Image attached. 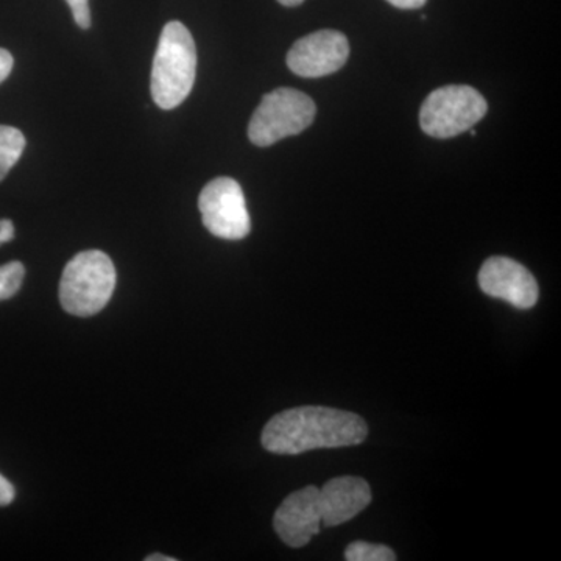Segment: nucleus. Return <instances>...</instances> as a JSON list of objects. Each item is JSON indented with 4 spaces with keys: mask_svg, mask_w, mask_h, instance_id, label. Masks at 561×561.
Returning <instances> with one entry per match:
<instances>
[{
    "mask_svg": "<svg viewBox=\"0 0 561 561\" xmlns=\"http://www.w3.org/2000/svg\"><path fill=\"white\" fill-rule=\"evenodd\" d=\"M14 239V225L9 219L0 220V245L13 241Z\"/></svg>",
    "mask_w": 561,
    "mask_h": 561,
    "instance_id": "nucleus-17",
    "label": "nucleus"
},
{
    "mask_svg": "<svg viewBox=\"0 0 561 561\" xmlns=\"http://www.w3.org/2000/svg\"><path fill=\"white\" fill-rule=\"evenodd\" d=\"M24 276L25 267L20 261L0 265V301L10 300L20 291Z\"/></svg>",
    "mask_w": 561,
    "mask_h": 561,
    "instance_id": "nucleus-13",
    "label": "nucleus"
},
{
    "mask_svg": "<svg viewBox=\"0 0 561 561\" xmlns=\"http://www.w3.org/2000/svg\"><path fill=\"white\" fill-rule=\"evenodd\" d=\"M203 225L210 234L225 241H241L251 231L245 195L238 181L220 176L203 187L198 197Z\"/></svg>",
    "mask_w": 561,
    "mask_h": 561,
    "instance_id": "nucleus-6",
    "label": "nucleus"
},
{
    "mask_svg": "<svg viewBox=\"0 0 561 561\" xmlns=\"http://www.w3.org/2000/svg\"><path fill=\"white\" fill-rule=\"evenodd\" d=\"M345 559L348 561H394L397 556L387 546L354 541L345 549Z\"/></svg>",
    "mask_w": 561,
    "mask_h": 561,
    "instance_id": "nucleus-12",
    "label": "nucleus"
},
{
    "mask_svg": "<svg viewBox=\"0 0 561 561\" xmlns=\"http://www.w3.org/2000/svg\"><path fill=\"white\" fill-rule=\"evenodd\" d=\"M173 557L161 556V553H153V556L147 557L146 561H175Z\"/></svg>",
    "mask_w": 561,
    "mask_h": 561,
    "instance_id": "nucleus-19",
    "label": "nucleus"
},
{
    "mask_svg": "<svg viewBox=\"0 0 561 561\" xmlns=\"http://www.w3.org/2000/svg\"><path fill=\"white\" fill-rule=\"evenodd\" d=\"M390 5L397 7L401 10H416L421 9L427 0H387Z\"/></svg>",
    "mask_w": 561,
    "mask_h": 561,
    "instance_id": "nucleus-18",
    "label": "nucleus"
},
{
    "mask_svg": "<svg viewBox=\"0 0 561 561\" xmlns=\"http://www.w3.org/2000/svg\"><path fill=\"white\" fill-rule=\"evenodd\" d=\"M479 286L483 294L501 298L518 309L534 308L540 295L534 275L519 262L504 256H493L483 262Z\"/></svg>",
    "mask_w": 561,
    "mask_h": 561,
    "instance_id": "nucleus-8",
    "label": "nucleus"
},
{
    "mask_svg": "<svg viewBox=\"0 0 561 561\" xmlns=\"http://www.w3.org/2000/svg\"><path fill=\"white\" fill-rule=\"evenodd\" d=\"M72 10L73 21L77 22L80 28L87 31L91 27V10L90 0H66Z\"/></svg>",
    "mask_w": 561,
    "mask_h": 561,
    "instance_id": "nucleus-14",
    "label": "nucleus"
},
{
    "mask_svg": "<svg viewBox=\"0 0 561 561\" xmlns=\"http://www.w3.org/2000/svg\"><path fill=\"white\" fill-rule=\"evenodd\" d=\"M320 501L321 524L324 527L341 526L370 505L371 489L365 479L343 476L324 483Z\"/></svg>",
    "mask_w": 561,
    "mask_h": 561,
    "instance_id": "nucleus-10",
    "label": "nucleus"
},
{
    "mask_svg": "<svg viewBox=\"0 0 561 561\" xmlns=\"http://www.w3.org/2000/svg\"><path fill=\"white\" fill-rule=\"evenodd\" d=\"M13 66V55L9 50L0 49V83L9 79Z\"/></svg>",
    "mask_w": 561,
    "mask_h": 561,
    "instance_id": "nucleus-16",
    "label": "nucleus"
},
{
    "mask_svg": "<svg viewBox=\"0 0 561 561\" xmlns=\"http://www.w3.org/2000/svg\"><path fill=\"white\" fill-rule=\"evenodd\" d=\"M278 2L284 7H298L301 5L305 0H278Z\"/></svg>",
    "mask_w": 561,
    "mask_h": 561,
    "instance_id": "nucleus-20",
    "label": "nucleus"
},
{
    "mask_svg": "<svg viewBox=\"0 0 561 561\" xmlns=\"http://www.w3.org/2000/svg\"><path fill=\"white\" fill-rule=\"evenodd\" d=\"M116 267L108 254L81 251L66 264L60 280V301L70 316H95L108 305L116 289Z\"/></svg>",
    "mask_w": 561,
    "mask_h": 561,
    "instance_id": "nucleus-3",
    "label": "nucleus"
},
{
    "mask_svg": "<svg viewBox=\"0 0 561 561\" xmlns=\"http://www.w3.org/2000/svg\"><path fill=\"white\" fill-rule=\"evenodd\" d=\"M197 73V49L186 25L169 22L162 28L153 68L151 98L162 110H173L186 101Z\"/></svg>",
    "mask_w": 561,
    "mask_h": 561,
    "instance_id": "nucleus-2",
    "label": "nucleus"
},
{
    "mask_svg": "<svg viewBox=\"0 0 561 561\" xmlns=\"http://www.w3.org/2000/svg\"><path fill=\"white\" fill-rule=\"evenodd\" d=\"M317 106L305 92L279 88L265 94L249 125L254 146L268 147L311 127Z\"/></svg>",
    "mask_w": 561,
    "mask_h": 561,
    "instance_id": "nucleus-4",
    "label": "nucleus"
},
{
    "mask_svg": "<svg viewBox=\"0 0 561 561\" xmlns=\"http://www.w3.org/2000/svg\"><path fill=\"white\" fill-rule=\"evenodd\" d=\"M486 111L489 105L481 92L463 84H451L427 95L421 106L420 124L432 138L448 139L471 130Z\"/></svg>",
    "mask_w": 561,
    "mask_h": 561,
    "instance_id": "nucleus-5",
    "label": "nucleus"
},
{
    "mask_svg": "<svg viewBox=\"0 0 561 561\" xmlns=\"http://www.w3.org/2000/svg\"><path fill=\"white\" fill-rule=\"evenodd\" d=\"M350 57V44L341 32L320 31L298 39L287 54L291 72L305 79L331 76L345 66Z\"/></svg>",
    "mask_w": 561,
    "mask_h": 561,
    "instance_id": "nucleus-7",
    "label": "nucleus"
},
{
    "mask_svg": "<svg viewBox=\"0 0 561 561\" xmlns=\"http://www.w3.org/2000/svg\"><path fill=\"white\" fill-rule=\"evenodd\" d=\"M276 534L290 548H302L320 534V490L309 485L289 494L273 518Z\"/></svg>",
    "mask_w": 561,
    "mask_h": 561,
    "instance_id": "nucleus-9",
    "label": "nucleus"
},
{
    "mask_svg": "<svg viewBox=\"0 0 561 561\" xmlns=\"http://www.w3.org/2000/svg\"><path fill=\"white\" fill-rule=\"evenodd\" d=\"M25 149V136L18 128L0 125V181L9 175Z\"/></svg>",
    "mask_w": 561,
    "mask_h": 561,
    "instance_id": "nucleus-11",
    "label": "nucleus"
},
{
    "mask_svg": "<svg viewBox=\"0 0 561 561\" xmlns=\"http://www.w3.org/2000/svg\"><path fill=\"white\" fill-rule=\"evenodd\" d=\"M368 426L356 413L321 405H302L273 416L262 431L265 451L298 456L321 448H345L364 443Z\"/></svg>",
    "mask_w": 561,
    "mask_h": 561,
    "instance_id": "nucleus-1",
    "label": "nucleus"
},
{
    "mask_svg": "<svg viewBox=\"0 0 561 561\" xmlns=\"http://www.w3.org/2000/svg\"><path fill=\"white\" fill-rule=\"evenodd\" d=\"M16 497V490L11 485L9 479L0 474V507H7Z\"/></svg>",
    "mask_w": 561,
    "mask_h": 561,
    "instance_id": "nucleus-15",
    "label": "nucleus"
}]
</instances>
